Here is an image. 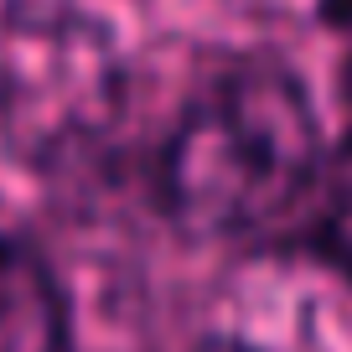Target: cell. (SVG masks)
Segmentation results:
<instances>
[{
    "mask_svg": "<svg viewBox=\"0 0 352 352\" xmlns=\"http://www.w3.org/2000/svg\"><path fill=\"white\" fill-rule=\"evenodd\" d=\"M306 83L285 63L212 78L161 151V208L197 239H275L306 223L327 176Z\"/></svg>",
    "mask_w": 352,
    "mask_h": 352,
    "instance_id": "1",
    "label": "cell"
},
{
    "mask_svg": "<svg viewBox=\"0 0 352 352\" xmlns=\"http://www.w3.org/2000/svg\"><path fill=\"white\" fill-rule=\"evenodd\" d=\"M124 57L99 16L67 0L0 11V151L36 171L99 155L124 120Z\"/></svg>",
    "mask_w": 352,
    "mask_h": 352,
    "instance_id": "2",
    "label": "cell"
},
{
    "mask_svg": "<svg viewBox=\"0 0 352 352\" xmlns=\"http://www.w3.org/2000/svg\"><path fill=\"white\" fill-rule=\"evenodd\" d=\"M0 352H73L67 296L47 254L0 233Z\"/></svg>",
    "mask_w": 352,
    "mask_h": 352,
    "instance_id": "3",
    "label": "cell"
},
{
    "mask_svg": "<svg viewBox=\"0 0 352 352\" xmlns=\"http://www.w3.org/2000/svg\"><path fill=\"white\" fill-rule=\"evenodd\" d=\"M300 233L321 264H331L337 275L352 280V135L327 155V176H321Z\"/></svg>",
    "mask_w": 352,
    "mask_h": 352,
    "instance_id": "4",
    "label": "cell"
},
{
    "mask_svg": "<svg viewBox=\"0 0 352 352\" xmlns=\"http://www.w3.org/2000/svg\"><path fill=\"white\" fill-rule=\"evenodd\" d=\"M187 352H280V347H270L264 337L239 331V327H212V331H202Z\"/></svg>",
    "mask_w": 352,
    "mask_h": 352,
    "instance_id": "5",
    "label": "cell"
},
{
    "mask_svg": "<svg viewBox=\"0 0 352 352\" xmlns=\"http://www.w3.org/2000/svg\"><path fill=\"white\" fill-rule=\"evenodd\" d=\"M347 99H352V57H347Z\"/></svg>",
    "mask_w": 352,
    "mask_h": 352,
    "instance_id": "6",
    "label": "cell"
}]
</instances>
